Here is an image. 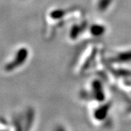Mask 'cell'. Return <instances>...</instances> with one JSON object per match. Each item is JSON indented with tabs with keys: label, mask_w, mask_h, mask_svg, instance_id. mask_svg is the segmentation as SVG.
<instances>
[{
	"label": "cell",
	"mask_w": 131,
	"mask_h": 131,
	"mask_svg": "<svg viewBox=\"0 0 131 131\" xmlns=\"http://www.w3.org/2000/svg\"><path fill=\"white\" fill-rule=\"evenodd\" d=\"M119 61H130L131 60V51L121 52L118 55Z\"/></svg>",
	"instance_id": "cell-1"
}]
</instances>
